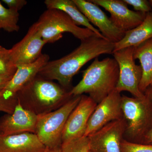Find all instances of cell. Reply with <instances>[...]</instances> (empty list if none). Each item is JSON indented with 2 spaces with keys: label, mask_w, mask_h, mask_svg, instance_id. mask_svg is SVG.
<instances>
[{
  "label": "cell",
  "mask_w": 152,
  "mask_h": 152,
  "mask_svg": "<svg viewBox=\"0 0 152 152\" xmlns=\"http://www.w3.org/2000/svg\"><path fill=\"white\" fill-rule=\"evenodd\" d=\"M2 1L5 3L9 9L18 12L27 4V1L25 0H2Z\"/></svg>",
  "instance_id": "484cf974"
},
{
  "label": "cell",
  "mask_w": 152,
  "mask_h": 152,
  "mask_svg": "<svg viewBox=\"0 0 152 152\" xmlns=\"http://www.w3.org/2000/svg\"><path fill=\"white\" fill-rule=\"evenodd\" d=\"M81 44L70 53L61 58L51 61L42 68L38 75L44 78L58 81L66 89L74 76L84 65L101 55L111 54L115 43L94 35L81 41Z\"/></svg>",
  "instance_id": "6da1fadb"
},
{
  "label": "cell",
  "mask_w": 152,
  "mask_h": 152,
  "mask_svg": "<svg viewBox=\"0 0 152 152\" xmlns=\"http://www.w3.org/2000/svg\"><path fill=\"white\" fill-rule=\"evenodd\" d=\"M61 152H87L90 151L89 140L88 137L83 136L62 143Z\"/></svg>",
  "instance_id": "7402d4cb"
},
{
  "label": "cell",
  "mask_w": 152,
  "mask_h": 152,
  "mask_svg": "<svg viewBox=\"0 0 152 152\" xmlns=\"http://www.w3.org/2000/svg\"><path fill=\"white\" fill-rule=\"evenodd\" d=\"M98 104L89 96L80 100L68 117L63 131L62 143L84 136L88 122Z\"/></svg>",
  "instance_id": "30bf717a"
},
{
  "label": "cell",
  "mask_w": 152,
  "mask_h": 152,
  "mask_svg": "<svg viewBox=\"0 0 152 152\" xmlns=\"http://www.w3.org/2000/svg\"><path fill=\"white\" fill-rule=\"evenodd\" d=\"M46 148L34 133L0 137V152H44Z\"/></svg>",
  "instance_id": "2e32d148"
},
{
  "label": "cell",
  "mask_w": 152,
  "mask_h": 152,
  "mask_svg": "<svg viewBox=\"0 0 152 152\" xmlns=\"http://www.w3.org/2000/svg\"><path fill=\"white\" fill-rule=\"evenodd\" d=\"M90 152V151H88V152Z\"/></svg>",
  "instance_id": "4dcf8cb0"
},
{
  "label": "cell",
  "mask_w": 152,
  "mask_h": 152,
  "mask_svg": "<svg viewBox=\"0 0 152 152\" xmlns=\"http://www.w3.org/2000/svg\"><path fill=\"white\" fill-rule=\"evenodd\" d=\"M44 152H61V147H60L54 148H46Z\"/></svg>",
  "instance_id": "f1b7e54d"
},
{
  "label": "cell",
  "mask_w": 152,
  "mask_h": 152,
  "mask_svg": "<svg viewBox=\"0 0 152 152\" xmlns=\"http://www.w3.org/2000/svg\"><path fill=\"white\" fill-rule=\"evenodd\" d=\"M81 96H72L56 110L38 115L35 134L46 148L61 147L63 131L68 117L77 105Z\"/></svg>",
  "instance_id": "8992f818"
},
{
  "label": "cell",
  "mask_w": 152,
  "mask_h": 152,
  "mask_svg": "<svg viewBox=\"0 0 152 152\" xmlns=\"http://www.w3.org/2000/svg\"><path fill=\"white\" fill-rule=\"evenodd\" d=\"M38 115L24 109L18 102L12 114H7L0 118V137L21 133H35Z\"/></svg>",
  "instance_id": "5bb4252c"
},
{
  "label": "cell",
  "mask_w": 152,
  "mask_h": 152,
  "mask_svg": "<svg viewBox=\"0 0 152 152\" xmlns=\"http://www.w3.org/2000/svg\"><path fill=\"white\" fill-rule=\"evenodd\" d=\"M49 60L48 55L42 54L34 62L18 66L13 77L5 87L0 91V94L7 99L16 96L17 93L37 75Z\"/></svg>",
  "instance_id": "9a60e30c"
},
{
  "label": "cell",
  "mask_w": 152,
  "mask_h": 152,
  "mask_svg": "<svg viewBox=\"0 0 152 152\" xmlns=\"http://www.w3.org/2000/svg\"><path fill=\"white\" fill-rule=\"evenodd\" d=\"M127 5L132 6L137 12L148 13L152 11L149 1L147 0H124Z\"/></svg>",
  "instance_id": "d4e9b609"
},
{
  "label": "cell",
  "mask_w": 152,
  "mask_h": 152,
  "mask_svg": "<svg viewBox=\"0 0 152 152\" xmlns=\"http://www.w3.org/2000/svg\"><path fill=\"white\" fill-rule=\"evenodd\" d=\"M19 18L18 11L6 8L0 2V29L10 33L18 31Z\"/></svg>",
  "instance_id": "ffe728a7"
},
{
  "label": "cell",
  "mask_w": 152,
  "mask_h": 152,
  "mask_svg": "<svg viewBox=\"0 0 152 152\" xmlns=\"http://www.w3.org/2000/svg\"><path fill=\"white\" fill-rule=\"evenodd\" d=\"M44 3L47 9H56L63 11L71 18L77 26H83L92 31L99 37L106 39L99 30L95 28L82 13L73 0H46Z\"/></svg>",
  "instance_id": "d6986e66"
},
{
  "label": "cell",
  "mask_w": 152,
  "mask_h": 152,
  "mask_svg": "<svg viewBox=\"0 0 152 152\" xmlns=\"http://www.w3.org/2000/svg\"><path fill=\"white\" fill-rule=\"evenodd\" d=\"M35 24L46 44L59 40L62 37L64 33H71L81 41L97 35L87 28L77 26L67 14L56 9H47Z\"/></svg>",
  "instance_id": "5b68a950"
},
{
  "label": "cell",
  "mask_w": 152,
  "mask_h": 152,
  "mask_svg": "<svg viewBox=\"0 0 152 152\" xmlns=\"http://www.w3.org/2000/svg\"><path fill=\"white\" fill-rule=\"evenodd\" d=\"M149 90L150 93L152 97V85L148 88ZM152 128L151 130L147 134L144 140L143 144H152Z\"/></svg>",
  "instance_id": "4316f807"
},
{
  "label": "cell",
  "mask_w": 152,
  "mask_h": 152,
  "mask_svg": "<svg viewBox=\"0 0 152 152\" xmlns=\"http://www.w3.org/2000/svg\"><path fill=\"white\" fill-rule=\"evenodd\" d=\"M46 44L34 23L21 40L10 49L11 57L15 65L18 67L34 62L42 54V49Z\"/></svg>",
  "instance_id": "4fadbf2b"
},
{
  "label": "cell",
  "mask_w": 152,
  "mask_h": 152,
  "mask_svg": "<svg viewBox=\"0 0 152 152\" xmlns=\"http://www.w3.org/2000/svg\"><path fill=\"white\" fill-rule=\"evenodd\" d=\"M122 96L116 90L98 104L90 117L84 136L88 137L109 123L122 118Z\"/></svg>",
  "instance_id": "9c48e42d"
},
{
  "label": "cell",
  "mask_w": 152,
  "mask_h": 152,
  "mask_svg": "<svg viewBox=\"0 0 152 152\" xmlns=\"http://www.w3.org/2000/svg\"><path fill=\"white\" fill-rule=\"evenodd\" d=\"M133 57L140 63L142 77L139 89L144 94L152 85V39L134 47Z\"/></svg>",
  "instance_id": "ac0fdd59"
},
{
  "label": "cell",
  "mask_w": 152,
  "mask_h": 152,
  "mask_svg": "<svg viewBox=\"0 0 152 152\" xmlns=\"http://www.w3.org/2000/svg\"><path fill=\"white\" fill-rule=\"evenodd\" d=\"M119 76V68L114 58H98L83 72V78L69 91L72 96L88 94L98 104L116 89Z\"/></svg>",
  "instance_id": "3957f363"
},
{
  "label": "cell",
  "mask_w": 152,
  "mask_h": 152,
  "mask_svg": "<svg viewBox=\"0 0 152 152\" xmlns=\"http://www.w3.org/2000/svg\"><path fill=\"white\" fill-rule=\"evenodd\" d=\"M142 98L122 96L121 108L126 121L124 139L128 141L143 144L152 128V97L147 89Z\"/></svg>",
  "instance_id": "277c9868"
},
{
  "label": "cell",
  "mask_w": 152,
  "mask_h": 152,
  "mask_svg": "<svg viewBox=\"0 0 152 152\" xmlns=\"http://www.w3.org/2000/svg\"><path fill=\"white\" fill-rule=\"evenodd\" d=\"M121 148L122 152H152V143H136L124 139L122 142Z\"/></svg>",
  "instance_id": "603a6c76"
},
{
  "label": "cell",
  "mask_w": 152,
  "mask_h": 152,
  "mask_svg": "<svg viewBox=\"0 0 152 152\" xmlns=\"http://www.w3.org/2000/svg\"><path fill=\"white\" fill-rule=\"evenodd\" d=\"M89 1L108 11L110 14V19L113 23L124 32L140 24L146 16V13L129 10L128 5L121 0Z\"/></svg>",
  "instance_id": "8fae6325"
},
{
  "label": "cell",
  "mask_w": 152,
  "mask_h": 152,
  "mask_svg": "<svg viewBox=\"0 0 152 152\" xmlns=\"http://www.w3.org/2000/svg\"><path fill=\"white\" fill-rule=\"evenodd\" d=\"M12 77L0 76V91L2 90L7 84Z\"/></svg>",
  "instance_id": "83f0119b"
},
{
  "label": "cell",
  "mask_w": 152,
  "mask_h": 152,
  "mask_svg": "<svg viewBox=\"0 0 152 152\" xmlns=\"http://www.w3.org/2000/svg\"><path fill=\"white\" fill-rule=\"evenodd\" d=\"M18 104L16 96L7 99L0 94V111L6 114H12Z\"/></svg>",
  "instance_id": "cb8c5ba5"
},
{
  "label": "cell",
  "mask_w": 152,
  "mask_h": 152,
  "mask_svg": "<svg viewBox=\"0 0 152 152\" xmlns=\"http://www.w3.org/2000/svg\"><path fill=\"white\" fill-rule=\"evenodd\" d=\"M149 1L150 4H151V6L152 8V0H150V1Z\"/></svg>",
  "instance_id": "f546056e"
},
{
  "label": "cell",
  "mask_w": 152,
  "mask_h": 152,
  "mask_svg": "<svg viewBox=\"0 0 152 152\" xmlns=\"http://www.w3.org/2000/svg\"><path fill=\"white\" fill-rule=\"evenodd\" d=\"M73 1L90 23L97 27L107 39L115 44L124 37L125 32L116 27L96 4L85 0H73Z\"/></svg>",
  "instance_id": "7c38bea8"
},
{
  "label": "cell",
  "mask_w": 152,
  "mask_h": 152,
  "mask_svg": "<svg viewBox=\"0 0 152 152\" xmlns=\"http://www.w3.org/2000/svg\"><path fill=\"white\" fill-rule=\"evenodd\" d=\"M134 47L121 49L113 53L119 68V76L116 90L129 92L134 97L142 98L145 94L139 89L142 77L140 66L136 65L133 57Z\"/></svg>",
  "instance_id": "52a82bcc"
},
{
  "label": "cell",
  "mask_w": 152,
  "mask_h": 152,
  "mask_svg": "<svg viewBox=\"0 0 152 152\" xmlns=\"http://www.w3.org/2000/svg\"><path fill=\"white\" fill-rule=\"evenodd\" d=\"M72 96L61 85L38 75L16 94L22 107L37 115L56 110Z\"/></svg>",
  "instance_id": "7a4b0ae2"
},
{
  "label": "cell",
  "mask_w": 152,
  "mask_h": 152,
  "mask_svg": "<svg viewBox=\"0 0 152 152\" xmlns=\"http://www.w3.org/2000/svg\"><path fill=\"white\" fill-rule=\"evenodd\" d=\"M126 128L124 117L113 121L88 136L91 152H122Z\"/></svg>",
  "instance_id": "ba28073f"
},
{
  "label": "cell",
  "mask_w": 152,
  "mask_h": 152,
  "mask_svg": "<svg viewBox=\"0 0 152 152\" xmlns=\"http://www.w3.org/2000/svg\"><path fill=\"white\" fill-rule=\"evenodd\" d=\"M152 39V11L146 14L140 24L125 32L124 37L115 43L114 52L128 48L137 47L150 39Z\"/></svg>",
  "instance_id": "e0dca14e"
},
{
  "label": "cell",
  "mask_w": 152,
  "mask_h": 152,
  "mask_svg": "<svg viewBox=\"0 0 152 152\" xmlns=\"http://www.w3.org/2000/svg\"><path fill=\"white\" fill-rule=\"evenodd\" d=\"M17 69L12 60L10 49L0 46V76L13 77Z\"/></svg>",
  "instance_id": "44dd1931"
}]
</instances>
